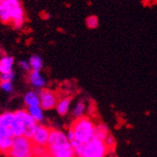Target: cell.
<instances>
[{
    "mask_svg": "<svg viewBox=\"0 0 157 157\" xmlns=\"http://www.w3.org/2000/svg\"><path fill=\"white\" fill-rule=\"evenodd\" d=\"M70 143L75 150L76 157H105L109 151L104 141L95 138L90 139L86 144H80L75 140Z\"/></svg>",
    "mask_w": 157,
    "mask_h": 157,
    "instance_id": "obj_1",
    "label": "cell"
},
{
    "mask_svg": "<svg viewBox=\"0 0 157 157\" xmlns=\"http://www.w3.org/2000/svg\"><path fill=\"white\" fill-rule=\"evenodd\" d=\"M70 128L75 133V140L80 144H86L93 138L95 124L89 117L76 119Z\"/></svg>",
    "mask_w": 157,
    "mask_h": 157,
    "instance_id": "obj_2",
    "label": "cell"
},
{
    "mask_svg": "<svg viewBox=\"0 0 157 157\" xmlns=\"http://www.w3.org/2000/svg\"><path fill=\"white\" fill-rule=\"evenodd\" d=\"M34 144L30 138L24 136L14 137L12 146L6 155L7 157H34Z\"/></svg>",
    "mask_w": 157,
    "mask_h": 157,
    "instance_id": "obj_3",
    "label": "cell"
},
{
    "mask_svg": "<svg viewBox=\"0 0 157 157\" xmlns=\"http://www.w3.org/2000/svg\"><path fill=\"white\" fill-rule=\"evenodd\" d=\"M10 9L11 25L16 29H20L25 24V11L21 0H7Z\"/></svg>",
    "mask_w": 157,
    "mask_h": 157,
    "instance_id": "obj_4",
    "label": "cell"
},
{
    "mask_svg": "<svg viewBox=\"0 0 157 157\" xmlns=\"http://www.w3.org/2000/svg\"><path fill=\"white\" fill-rule=\"evenodd\" d=\"M22 121L23 129H24V136L27 138H31L36 128L38 126L37 121L28 114L27 110H18L15 112Z\"/></svg>",
    "mask_w": 157,
    "mask_h": 157,
    "instance_id": "obj_5",
    "label": "cell"
},
{
    "mask_svg": "<svg viewBox=\"0 0 157 157\" xmlns=\"http://www.w3.org/2000/svg\"><path fill=\"white\" fill-rule=\"evenodd\" d=\"M40 105L44 110L53 109L58 105V97L56 94L50 90H40L39 92Z\"/></svg>",
    "mask_w": 157,
    "mask_h": 157,
    "instance_id": "obj_6",
    "label": "cell"
},
{
    "mask_svg": "<svg viewBox=\"0 0 157 157\" xmlns=\"http://www.w3.org/2000/svg\"><path fill=\"white\" fill-rule=\"evenodd\" d=\"M48 152L53 157H76L75 150L70 142L59 145L47 146Z\"/></svg>",
    "mask_w": 157,
    "mask_h": 157,
    "instance_id": "obj_7",
    "label": "cell"
},
{
    "mask_svg": "<svg viewBox=\"0 0 157 157\" xmlns=\"http://www.w3.org/2000/svg\"><path fill=\"white\" fill-rule=\"evenodd\" d=\"M51 129L48 127L44 126V125H38L36 130L30 138L32 143L35 146H44L47 147L48 145V139H49V135H50Z\"/></svg>",
    "mask_w": 157,
    "mask_h": 157,
    "instance_id": "obj_8",
    "label": "cell"
},
{
    "mask_svg": "<svg viewBox=\"0 0 157 157\" xmlns=\"http://www.w3.org/2000/svg\"><path fill=\"white\" fill-rule=\"evenodd\" d=\"M14 136L10 128V129H0V153L7 155L8 152L10 151Z\"/></svg>",
    "mask_w": 157,
    "mask_h": 157,
    "instance_id": "obj_9",
    "label": "cell"
},
{
    "mask_svg": "<svg viewBox=\"0 0 157 157\" xmlns=\"http://www.w3.org/2000/svg\"><path fill=\"white\" fill-rule=\"evenodd\" d=\"M68 142H70V141L65 133H63L62 131H59V130H56V129H51L47 146L59 145V144L68 143Z\"/></svg>",
    "mask_w": 157,
    "mask_h": 157,
    "instance_id": "obj_10",
    "label": "cell"
},
{
    "mask_svg": "<svg viewBox=\"0 0 157 157\" xmlns=\"http://www.w3.org/2000/svg\"><path fill=\"white\" fill-rule=\"evenodd\" d=\"M14 59L10 56H3L0 58V74L6 75L12 72Z\"/></svg>",
    "mask_w": 157,
    "mask_h": 157,
    "instance_id": "obj_11",
    "label": "cell"
},
{
    "mask_svg": "<svg viewBox=\"0 0 157 157\" xmlns=\"http://www.w3.org/2000/svg\"><path fill=\"white\" fill-rule=\"evenodd\" d=\"M0 22L3 24H11V17L7 0H0Z\"/></svg>",
    "mask_w": 157,
    "mask_h": 157,
    "instance_id": "obj_12",
    "label": "cell"
},
{
    "mask_svg": "<svg viewBox=\"0 0 157 157\" xmlns=\"http://www.w3.org/2000/svg\"><path fill=\"white\" fill-rule=\"evenodd\" d=\"M109 130L108 127L105 123H99L95 125V129H94V134H93V138L104 141L105 140L106 136L109 135Z\"/></svg>",
    "mask_w": 157,
    "mask_h": 157,
    "instance_id": "obj_13",
    "label": "cell"
},
{
    "mask_svg": "<svg viewBox=\"0 0 157 157\" xmlns=\"http://www.w3.org/2000/svg\"><path fill=\"white\" fill-rule=\"evenodd\" d=\"M10 130L15 137L24 136V129H23L22 121L15 112H14V120H13V122L11 124Z\"/></svg>",
    "mask_w": 157,
    "mask_h": 157,
    "instance_id": "obj_14",
    "label": "cell"
},
{
    "mask_svg": "<svg viewBox=\"0 0 157 157\" xmlns=\"http://www.w3.org/2000/svg\"><path fill=\"white\" fill-rule=\"evenodd\" d=\"M29 81L30 83L37 89H42L45 86V80L37 71H31L29 75Z\"/></svg>",
    "mask_w": 157,
    "mask_h": 157,
    "instance_id": "obj_15",
    "label": "cell"
},
{
    "mask_svg": "<svg viewBox=\"0 0 157 157\" xmlns=\"http://www.w3.org/2000/svg\"><path fill=\"white\" fill-rule=\"evenodd\" d=\"M14 120V113L5 112L0 115V129H10Z\"/></svg>",
    "mask_w": 157,
    "mask_h": 157,
    "instance_id": "obj_16",
    "label": "cell"
},
{
    "mask_svg": "<svg viewBox=\"0 0 157 157\" xmlns=\"http://www.w3.org/2000/svg\"><path fill=\"white\" fill-rule=\"evenodd\" d=\"M71 102H72V98L71 97H66L61 99L59 102H58L56 108L58 110V113L61 116H64L69 112V108L71 105Z\"/></svg>",
    "mask_w": 157,
    "mask_h": 157,
    "instance_id": "obj_17",
    "label": "cell"
},
{
    "mask_svg": "<svg viewBox=\"0 0 157 157\" xmlns=\"http://www.w3.org/2000/svg\"><path fill=\"white\" fill-rule=\"evenodd\" d=\"M25 103L27 105V106H38L40 105V98L39 95L33 91L27 92L25 95Z\"/></svg>",
    "mask_w": 157,
    "mask_h": 157,
    "instance_id": "obj_18",
    "label": "cell"
},
{
    "mask_svg": "<svg viewBox=\"0 0 157 157\" xmlns=\"http://www.w3.org/2000/svg\"><path fill=\"white\" fill-rule=\"evenodd\" d=\"M27 112L36 121H40L44 120V112H42V108L40 107V105L28 106Z\"/></svg>",
    "mask_w": 157,
    "mask_h": 157,
    "instance_id": "obj_19",
    "label": "cell"
},
{
    "mask_svg": "<svg viewBox=\"0 0 157 157\" xmlns=\"http://www.w3.org/2000/svg\"><path fill=\"white\" fill-rule=\"evenodd\" d=\"M29 65L32 69V71H37L40 72L41 70L42 66H44V62H42V59L38 55H33L29 58Z\"/></svg>",
    "mask_w": 157,
    "mask_h": 157,
    "instance_id": "obj_20",
    "label": "cell"
},
{
    "mask_svg": "<svg viewBox=\"0 0 157 157\" xmlns=\"http://www.w3.org/2000/svg\"><path fill=\"white\" fill-rule=\"evenodd\" d=\"M85 111H86V105H85V103L83 101H79L76 104L75 107L74 108V116L76 119L84 117Z\"/></svg>",
    "mask_w": 157,
    "mask_h": 157,
    "instance_id": "obj_21",
    "label": "cell"
},
{
    "mask_svg": "<svg viewBox=\"0 0 157 157\" xmlns=\"http://www.w3.org/2000/svg\"><path fill=\"white\" fill-rule=\"evenodd\" d=\"M86 25L89 29H95L99 26V19L96 15H90L86 18Z\"/></svg>",
    "mask_w": 157,
    "mask_h": 157,
    "instance_id": "obj_22",
    "label": "cell"
},
{
    "mask_svg": "<svg viewBox=\"0 0 157 157\" xmlns=\"http://www.w3.org/2000/svg\"><path fill=\"white\" fill-rule=\"evenodd\" d=\"M46 153H48L47 147L44 146H35L33 147V154L34 157H44Z\"/></svg>",
    "mask_w": 157,
    "mask_h": 157,
    "instance_id": "obj_23",
    "label": "cell"
},
{
    "mask_svg": "<svg viewBox=\"0 0 157 157\" xmlns=\"http://www.w3.org/2000/svg\"><path fill=\"white\" fill-rule=\"evenodd\" d=\"M105 145L107 146V148L110 150L111 148H113L114 146L116 145V139H115V137H114L112 135L109 134V135L106 136L105 140Z\"/></svg>",
    "mask_w": 157,
    "mask_h": 157,
    "instance_id": "obj_24",
    "label": "cell"
},
{
    "mask_svg": "<svg viewBox=\"0 0 157 157\" xmlns=\"http://www.w3.org/2000/svg\"><path fill=\"white\" fill-rule=\"evenodd\" d=\"M0 87H1V89L4 91H6L8 93L11 92L13 90V86H12L11 82H1V84H0Z\"/></svg>",
    "mask_w": 157,
    "mask_h": 157,
    "instance_id": "obj_25",
    "label": "cell"
},
{
    "mask_svg": "<svg viewBox=\"0 0 157 157\" xmlns=\"http://www.w3.org/2000/svg\"><path fill=\"white\" fill-rule=\"evenodd\" d=\"M14 78V72L9 73V74H6V75H1L0 76V81L1 82H11V80Z\"/></svg>",
    "mask_w": 157,
    "mask_h": 157,
    "instance_id": "obj_26",
    "label": "cell"
},
{
    "mask_svg": "<svg viewBox=\"0 0 157 157\" xmlns=\"http://www.w3.org/2000/svg\"><path fill=\"white\" fill-rule=\"evenodd\" d=\"M19 67L22 68L24 71H25V72H30L31 70V67L29 65V62H27L25 60H22V61H19Z\"/></svg>",
    "mask_w": 157,
    "mask_h": 157,
    "instance_id": "obj_27",
    "label": "cell"
},
{
    "mask_svg": "<svg viewBox=\"0 0 157 157\" xmlns=\"http://www.w3.org/2000/svg\"><path fill=\"white\" fill-rule=\"evenodd\" d=\"M66 135H67V137H68V139H69L70 142H72V141L75 140V133H74V131L72 129H71V128L68 130V132H67Z\"/></svg>",
    "mask_w": 157,
    "mask_h": 157,
    "instance_id": "obj_28",
    "label": "cell"
},
{
    "mask_svg": "<svg viewBox=\"0 0 157 157\" xmlns=\"http://www.w3.org/2000/svg\"><path fill=\"white\" fill-rule=\"evenodd\" d=\"M141 4H142V6L145 7V8H149V7L152 6L151 0H141Z\"/></svg>",
    "mask_w": 157,
    "mask_h": 157,
    "instance_id": "obj_29",
    "label": "cell"
},
{
    "mask_svg": "<svg viewBox=\"0 0 157 157\" xmlns=\"http://www.w3.org/2000/svg\"><path fill=\"white\" fill-rule=\"evenodd\" d=\"M95 110H96L95 105H90V106H89V112H90V113H94Z\"/></svg>",
    "mask_w": 157,
    "mask_h": 157,
    "instance_id": "obj_30",
    "label": "cell"
},
{
    "mask_svg": "<svg viewBox=\"0 0 157 157\" xmlns=\"http://www.w3.org/2000/svg\"><path fill=\"white\" fill-rule=\"evenodd\" d=\"M152 6H157V0H151Z\"/></svg>",
    "mask_w": 157,
    "mask_h": 157,
    "instance_id": "obj_31",
    "label": "cell"
},
{
    "mask_svg": "<svg viewBox=\"0 0 157 157\" xmlns=\"http://www.w3.org/2000/svg\"><path fill=\"white\" fill-rule=\"evenodd\" d=\"M44 157H53V156H52V155H51V154H50V153L48 152V153H46V154H45V155H44Z\"/></svg>",
    "mask_w": 157,
    "mask_h": 157,
    "instance_id": "obj_32",
    "label": "cell"
},
{
    "mask_svg": "<svg viewBox=\"0 0 157 157\" xmlns=\"http://www.w3.org/2000/svg\"><path fill=\"white\" fill-rule=\"evenodd\" d=\"M2 52H3V50H2V47H1V46H0V55H1V54H2Z\"/></svg>",
    "mask_w": 157,
    "mask_h": 157,
    "instance_id": "obj_33",
    "label": "cell"
}]
</instances>
